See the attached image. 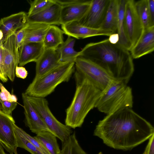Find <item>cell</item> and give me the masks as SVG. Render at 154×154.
Segmentation results:
<instances>
[{
    "label": "cell",
    "mask_w": 154,
    "mask_h": 154,
    "mask_svg": "<svg viewBox=\"0 0 154 154\" xmlns=\"http://www.w3.org/2000/svg\"><path fill=\"white\" fill-rule=\"evenodd\" d=\"M0 109H1V105L0 103Z\"/></svg>",
    "instance_id": "obj_40"
},
{
    "label": "cell",
    "mask_w": 154,
    "mask_h": 154,
    "mask_svg": "<svg viewBox=\"0 0 154 154\" xmlns=\"http://www.w3.org/2000/svg\"><path fill=\"white\" fill-rule=\"evenodd\" d=\"M154 134L151 124L128 108L106 115L99 121L94 132L107 146L124 151L132 149Z\"/></svg>",
    "instance_id": "obj_1"
},
{
    "label": "cell",
    "mask_w": 154,
    "mask_h": 154,
    "mask_svg": "<svg viewBox=\"0 0 154 154\" xmlns=\"http://www.w3.org/2000/svg\"><path fill=\"white\" fill-rule=\"evenodd\" d=\"M75 42V39L68 36L66 40L58 48L61 63H75L79 57V52L76 51L74 48Z\"/></svg>",
    "instance_id": "obj_23"
},
{
    "label": "cell",
    "mask_w": 154,
    "mask_h": 154,
    "mask_svg": "<svg viewBox=\"0 0 154 154\" xmlns=\"http://www.w3.org/2000/svg\"><path fill=\"white\" fill-rule=\"evenodd\" d=\"M147 3L150 19L154 24V0H147Z\"/></svg>",
    "instance_id": "obj_36"
},
{
    "label": "cell",
    "mask_w": 154,
    "mask_h": 154,
    "mask_svg": "<svg viewBox=\"0 0 154 154\" xmlns=\"http://www.w3.org/2000/svg\"><path fill=\"white\" fill-rule=\"evenodd\" d=\"M119 0H110L101 29L117 33Z\"/></svg>",
    "instance_id": "obj_21"
},
{
    "label": "cell",
    "mask_w": 154,
    "mask_h": 154,
    "mask_svg": "<svg viewBox=\"0 0 154 154\" xmlns=\"http://www.w3.org/2000/svg\"><path fill=\"white\" fill-rule=\"evenodd\" d=\"M26 95L29 102L39 113L52 133L62 143L65 141L72 132L71 128L60 122L55 117L48 106L47 100L45 98Z\"/></svg>",
    "instance_id": "obj_6"
},
{
    "label": "cell",
    "mask_w": 154,
    "mask_h": 154,
    "mask_svg": "<svg viewBox=\"0 0 154 154\" xmlns=\"http://www.w3.org/2000/svg\"><path fill=\"white\" fill-rule=\"evenodd\" d=\"M56 0L61 6L60 23L62 25L80 21L87 12L92 0Z\"/></svg>",
    "instance_id": "obj_9"
},
{
    "label": "cell",
    "mask_w": 154,
    "mask_h": 154,
    "mask_svg": "<svg viewBox=\"0 0 154 154\" xmlns=\"http://www.w3.org/2000/svg\"><path fill=\"white\" fill-rule=\"evenodd\" d=\"M3 68L6 76L12 82L15 77V69L18 65V58L15 49V34L10 35L3 44Z\"/></svg>",
    "instance_id": "obj_12"
},
{
    "label": "cell",
    "mask_w": 154,
    "mask_h": 154,
    "mask_svg": "<svg viewBox=\"0 0 154 154\" xmlns=\"http://www.w3.org/2000/svg\"><path fill=\"white\" fill-rule=\"evenodd\" d=\"M75 65L76 71L101 91L116 80L102 67L89 59L79 57Z\"/></svg>",
    "instance_id": "obj_7"
},
{
    "label": "cell",
    "mask_w": 154,
    "mask_h": 154,
    "mask_svg": "<svg viewBox=\"0 0 154 154\" xmlns=\"http://www.w3.org/2000/svg\"><path fill=\"white\" fill-rule=\"evenodd\" d=\"M109 37L108 39L111 43L116 44L118 43L119 40V35L117 33H113Z\"/></svg>",
    "instance_id": "obj_37"
},
{
    "label": "cell",
    "mask_w": 154,
    "mask_h": 154,
    "mask_svg": "<svg viewBox=\"0 0 154 154\" xmlns=\"http://www.w3.org/2000/svg\"><path fill=\"white\" fill-rule=\"evenodd\" d=\"M110 0H92L83 17L78 22L81 25L93 29H100L104 21Z\"/></svg>",
    "instance_id": "obj_11"
},
{
    "label": "cell",
    "mask_w": 154,
    "mask_h": 154,
    "mask_svg": "<svg viewBox=\"0 0 154 154\" xmlns=\"http://www.w3.org/2000/svg\"><path fill=\"white\" fill-rule=\"evenodd\" d=\"M64 34L77 39L89 37L106 35L109 36L113 33L110 31L100 29H93L84 26L78 21L69 22L61 25Z\"/></svg>",
    "instance_id": "obj_13"
},
{
    "label": "cell",
    "mask_w": 154,
    "mask_h": 154,
    "mask_svg": "<svg viewBox=\"0 0 154 154\" xmlns=\"http://www.w3.org/2000/svg\"><path fill=\"white\" fill-rule=\"evenodd\" d=\"M1 109L4 112L11 115L13 111L16 107L17 103L8 101H2L0 99Z\"/></svg>",
    "instance_id": "obj_32"
},
{
    "label": "cell",
    "mask_w": 154,
    "mask_h": 154,
    "mask_svg": "<svg viewBox=\"0 0 154 154\" xmlns=\"http://www.w3.org/2000/svg\"><path fill=\"white\" fill-rule=\"evenodd\" d=\"M76 89L72 102L66 110L65 125L75 129L81 127L89 112L95 107L102 91L75 71Z\"/></svg>",
    "instance_id": "obj_3"
},
{
    "label": "cell",
    "mask_w": 154,
    "mask_h": 154,
    "mask_svg": "<svg viewBox=\"0 0 154 154\" xmlns=\"http://www.w3.org/2000/svg\"><path fill=\"white\" fill-rule=\"evenodd\" d=\"M34 137L46 149L50 154H59L60 150L57 142L56 136L48 131H44L36 134Z\"/></svg>",
    "instance_id": "obj_25"
},
{
    "label": "cell",
    "mask_w": 154,
    "mask_h": 154,
    "mask_svg": "<svg viewBox=\"0 0 154 154\" xmlns=\"http://www.w3.org/2000/svg\"><path fill=\"white\" fill-rule=\"evenodd\" d=\"M28 22L27 14L24 11L11 14L0 20V28L4 35V41L11 35L15 34Z\"/></svg>",
    "instance_id": "obj_16"
},
{
    "label": "cell",
    "mask_w": 154,
    "mask_h": 154,
    "mask_svg": "<svg viewBox=\"0 0 154 154\" xmlns=\"http://www.w3.org/2000/svg\"><path fill=\"white\" fill-rule=\"evenodd\" d=\"M64 32L55 25H50L48 29L43 41L45 49H57L63 41Z\"/></svg>",
    "instance_id": "obj_22"
},
{
    "label": "cell",
    "mask_w": 154,
    "mask_h": 154,
    "mask_svg": "<svg viewBox=\"0 0 154 154\" xmlns=\"http://www.w3.org/2000/svg\"><path fill=\"white\" fill-rule=\"evenodd\" d=\"M54 2V0H35L29 2L30 7L28 17L38 13L47 8Z\"/></svg>",
    "instance_id": "obj_29"
},
{
    "label": "cell",
    "mask_w": 154,
    "mask_h": 154,
    "mask_svg": "<svg viewBox=\"0 0 154 154\" xmlns=\"http://www.w3.org/2000/svg\"><path fill=\"white\" fill-rule=\"evenodd\" d=\"M3 42H0V79L3 82H7L8 78L5 75L3 68Z\"/></svg>",
    "instance_id": "obj_33"
},
{
    "label": "cell",
    "mask_w": 154,
    "mask_h": 154,
    "mask_svg": "<svg viewBox=\"0 0 154 154\" xmlns=\"http://www.w3.org/2000/svg\"><path fill=\"white\" fill-rule=\"evenodd\" d=\"M14 128L23 136L36 147L44 154H50L44 146L34 137H32L15 124Z\"/></svg>",
    "instance_id": "obj_30"
},
{
    "label": "cell",
    "mask_w": 154,
    "mask_h": 154,
    "mask_svg": "<svg viewBox=\"0 0 154 154\" xmlns=\"http://www.w3.org/2000/svg\"><path fill=\"white\" fill-rule=\"evenodd\" d=\"M126 2V0H119L117 33L119 35V40L118 43L130 51L131 47L126 37L124 27V13Z\"/></svg>",
    "instance_id": "obj_24"
},
{
    "label": "cell",
    "mask_w": 154,
    "mask_h": 154,
    "mask_svg": "<svg viewBox=\"0 0 154 154\" xmlns=\"http://www.w3.org/2000/svg\"><path fill=\"white\" fill-rule=\"evenodd\" d=\"M0 42H2L4 43V35L2 30L0 28Z\"/></svg>",
    "instance_id": "obj_38"
},
{
    "label": "cell",
    "mask_w": 154,
    "mask_h": 154,
    "mask_svg": "<svg viewBox=\"0 0 154 154\" xmlns=\"http://www.w3.org/2000/svg\"><path fill=\"white\" fill-rule=\"evenodd\" d=\"M22 96L26 123L31 131L36 134L44 131L52 133L39 113L29 102L24 93H22Z\"/></svg>",
    "instance_id": "obj_14"
},
{
    "label": "cell",
    "mask_w": 154,
    "mask_h": 154,
    "mask_svg": "<svg viewBox=\"0 0 154 154\" xmlns=\"http://www.w3.org/2000/svg\"><path fill=\"white\" fill-rule=\"evenodd\" d=\"M54 3L43 11L28 17L29 22L48 25H60L61 6L56 0Z\"/></svg>",
    "instance_id": "obj_18"
},
{
    "label": "cell",
    "mask_w": 154,
    "mask_h": 154,
    "mask_svg": "<svg viewBox=\"0 0 154 154\" xmlns=\"http://www.w3.org/2000/svg\"><path fill=\"white\" fill-rule=\"evenodd\" d=\"M0 154H6L4 151V148L0 143Z\"/></svg>",
    "instance_id": "obj_39"
},
{
    "label": "cell",
    "mask_w": 154,
    "mask_h": 154,
    "mask_svg": "<svg viewBox=\"0 0 154 154\" xmlns=\"http://www.w3.org/2000/svg\"><path fill=\"white\" fill-rule=\"evenodd\" d=\"M149 140L148 143L142 154H154V134Z\"/></svg>",
    "instance_id": "obj_34"
},
{
    "label": "cell",
    "mask_w": 154,
    "mask_h": 154,
    "mask_svg": "<svg viewBox=\"0 0 154 154\" xmlns=\"http://www.w3.org/2000/svg\"><path fill=\"white\" fill-rule=\"evenodd\" d=\"M14 124L15 121L11 115L0 109V143L10 154H18Z\"/></svg>",
    "instance_id": "obj_10"
},
{
    "label": "cell",
    "mask_w": 154,
    "mask_h": 154,
    "mask_svg": "<svg viewBox=\"0 0 154 154\" xmlns=\"http://www.w3.org/2000/svg\"><path fill=\"white\" fill-rule=\"evenodd\" d=\"M62 144V150L59 154H88L79 145L75 132L71 134Z\"/></svg>",
    "instance_id": "obj_26"
},
{
    "label": "cell",
    "mask_w": 154,
    "mask_h": 154,
    "mask_svg": "<svg viewBox=\"0 0 154 154\" xmlns=\"http://www.w3.org/2000/svg\"><path fill=\"white\" fill-rule=\"evenodd\" d=\"M50 26L28 21L25 26V35L23 45L29 42H42Z\"/></svg>",
    "instance_id": "obj_20"
},
{
    "label": "cell",
    "mask_w": 154,
    "mask_h": 154,
    "mask_svg": "<svg viewBox=\"0 0 154 154\" xmlns=\"http://www.w3.org/2000/svg\"><path fill=\"white\" fill-rule=\"evenodd\" d=\"M122 80H114L103 91L95 107L106 115L125 108H132L133 96L131 88Z\"/></svg>",
    "instance_id": "obj_5"
},
{
    "label": "cell",
    "mask_w": 154,
    "mask_h": 154,
    "mask_svg": "<svg viewBox=\"0 0 154 154\" xmlns=\"http://www.w3.org/2000/svg\"><path fill=\"white\" fill-rule=\"evenodd\" d=\"M75 69V63H62L46 74L35 76L24 93L28 96L45 98L60 84L68 82Z\"/></svg>",
    "instance_id": "obj_4"
},
{
    "label": "cell",
    "mask_w": 154,
    "mask_h": 154,
    "mask_svg": "<svg viewBox=\"0 0 154 154\" xmlns=\"http://www.w3.org/2000/svg\"><path fill=\"white\" fill-rule=\"evenodd\" d=\"M79 57L93 61L115 80L127 83L134 71L130 51L118 43H111L108 38L87 44L79 51Z\"/></svg>",
    "instance_id": "obj_2"
},
{
    "label": "cell",
    "mask_w": 154,
    "mask_h": 154,
    "mask_svg": "<svg viewBox=\"0 0 154 154\" xmlns=\"http://www.w3.org/2000/svg\"><path fill=\"white\" fill-rule=\"evenodd\" d=\"M15 74L17 77L24 79L26 78L28 72L25 68L18 66L15 68Z\"/></svg>",
    "instance_id": "obj_35"
},
{
    "label": "cell",
    "mask_w": 154,
    "mask_h": 154,
    "mask_svg": "<svg viewBox=\"0 0 154 154\" xmlns=\"http://www.w3.org/2000/svg\"><path fill=\"white\" fill-rule=\"evenodd\" d=\"M0 99L2 101L17 102L16 96L11 94L0 82Z\"/></svg>",
    "instance_id": "obj_31"
},
{
    "label": "cell",
    "mask_w": 154,
    "mask_h": 154,
    "mask_svg": "<svg viewBox=\"0 0 154 154\" xmlns=\"http://www.w3.org/2000/svg\"><path fill=\"white\" fill-rule=\"evenodd\" d=\"M134 5L136 11L143 25L144 29L154 26L150 19L147 0L134 1Z\"/></svg>",
    "instance_id": "obj_27"
},
{
    "label": "cell",
    "mask_w": 154,
    "mask_h": 154,
    "mask_svg": "<svg viewBox=\"0 0 154 154\" xmlns=\"http://www.w3.org/2000/svg\"><path fill=\"white\" fill-rule=\"evenodd\" d=\"M35 63V76L39 77L50 71L61 63L58 48L45 49Z\"/></svg>",
    "instance_id": "obj_15"
},
{
    "label": "cell",
    "mask_w": 154,
    "mask_h": 154,
    "mask_svg": "<svg viewBox=\"0 0 154 154\" xmlns=\"http://www.w3.org/2000/svg\"><path fill=\"white\" fill-rule=\"evenodd\" d=\"M134 3V0H126L124 13L125 34L131 49L138 42L144 30L143 25L135 10Z\"/></svg>",
    "instance_id": "obj_8"
},
{
    "label": "cell",
    "mask_w": 154,
    "mask_h": 154,
    "mask_svg": "<svg viewBox=\"0 0 154 154\" xmlns=\"http://www.w3.org/2000/svg\"><path fill=\"white\" fill-rule=\"evenodd\" d=\"M44 50L42 42H29L23 44L19 49V66H23L31 62H36Z\"/></svg>",
    "instance_id": "obj_19"
},
{
    "label": "cell",
    "mask_w": 154,
    "mask_h": 154,
    "mask_svg": "<svg viewBox=\"0 0 154 154\" xmlns=\"http://www.w3.org/2000/svg\"><path fill=\"white\" fill-rule=\"evenodd\" d=\"M154 50V26L144 29L142 35L130 51L133 59H138Z\"/></svg>",
    "instance_id": "obj_17"
},
{
    "label": "cell",
    "mask_w": 154,
    "mask_h": 154,
    "mask_svg": "<svg viewBox=\"0 0 154 154\" xmlns=\"http://www.w3.org/2000/svg\"><path fill=\"white\" fill-rule=\"evenodd\" d=\"M14 130L18 147L24 149L31 154H44L34 145L21 135L14 128Z\"/></svg>",
    "instance_id": "obj_28"
}]
</instances>
